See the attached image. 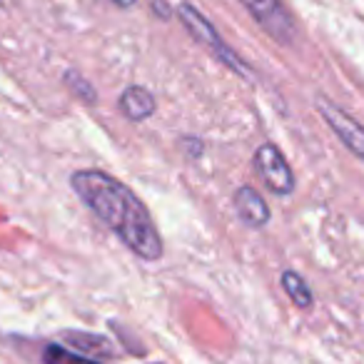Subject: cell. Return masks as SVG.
<instances>
[{"mask_svg": "<svg viewBox=\"0 0 364 364\" xmlns=\"http://www.w3.org/2000/svg\"><path fill=\"white\" fill-rule=\"evenodd\" d=\"M43 362L46 364H100L95 359H87L82 354L68 352L63 344H48L46 352H43Z\"/></svg>", "mask_w": 364, "mask_h": 364, "instance_id": "obj_9", "label": "cell"}, {"mask_svg": "<svg viewBox=\"0 0 364 364\" xmlns=\"http://www.w3.org/2000/svg\"><path fill=\"white\" fill-rule=\"evenodd\" d=\"M282 287H284V292L289 294V299H292L297 307H302V309L312 307V302H314L312 289L307 287V282H304L297 272H292V269L282 272Z\"/></svg>", "mask_w": 364, "mask_h": 364, "instance_id": "obj_8", "label": "cell"}, {"mask_svg": "<svg viewBox=\"0 0 364 364\" xmlns=\"http://www.w3.org/2000/svg\"><path fill=\"white\" fill-rule=\"evenodd\" d=\"M317 110H319V115L327 120V125L334 130V135H337L359 160H364V127L359 125L354 117H349L344 110H339L334 102L324 100V97L317 100Z\"/></svg>", "mask_w": 364, "mask_h": 364, "instance_id": "obj_5", "label": "cell"}, {"mask_svg": "<svg viewBox=\"0 0 364 364\" xmlns=\"http://www.w3.org/2000/svg\"><path fill=\"white\" fill-rule=\"evenodd\" d=\"M75 195L107 225L137 257L155 262L162 257V237L145 205L127 185L97 170H80L70 177Z\"/></svg>", "mask_w": 364, "mask_h": 364, "instance_id": "obj_1", "label": "cell"}, {"mask_svg": "<svg viewBox=\"0 0 364 364\" xmlns=\"http://www.w3.org/2000/svg\"><path fill=\"white\" fill-rule=\"evenodd\" d=\"M255 170L262 177V182L274 195H289L294 190V172L279 147L272 142H264L255 152Z\"/></svg>", "mask_w": 364, "mask_h": 364, "instance_id": "obj_4", "label": "cell"}, {"mask_svg": "<svg viewBox=\"0 0 364 364\" xmlns=\"http://www.w3.org/2000/svg\"><path fill=\"white\" fill-rule=\"evenodd\" d=\"M242 6L252 13V18L259 23L264 33L272 41L289 46L297 38V26H294L292 16L284 8L282 0H242Z\"/></svg>", "mask_w": 364, "mask_h": 364, "instance_id": "obj_3", "label": "cell"}, {"mask_svg": "<svg viewBox=\"0 0 364 364\" xmlns=\"http://www.w3.org/2000/svg\"><path fill=\"white\" fill-rule=\"evenodd\" d=\"M120 110L127 120L132 122H142L155 112V97L150 90L140 85H130L125 92L120 95Z\"/></svg>", "mask_w": 364, "mask_h": 364, "instance_id": "obj_7", "label": "cell"}, {"mask_svg": "<svg viewBox=\"0 0 364 364\" xmlns=\"http://www.w3.org/2000/svg\"><path fill=\"white\" fill-rule=\"evenodd\" d=\"M177 18L182 21V26L188 28L190 36H193L198 43H203V46L208 48V50L213 53L220 63H225L230 70L240 73V75H247V73H250L247 65H245V63L240 60V58L235 55L228 46H225V41L220 38V33L213 28V23H210L208 18L198 11V8H193L190 3H180V6H177Z\"/></svg>", "mask_w": 364, "mask_h": 364, "instance_id": "obj_2", "label": "cell"}, {"mask_svg": "<svg viewBox=\"0 0 364 364\" xmlns=\"http://www.w3.org/2000/svg\"><path fill=\"white\" fill-rule=\"evenodd\" d=\"M65 80H68V85H73V90H75V92H80V97H85L87 102H92V100H95V92L90 90V85H87V82L82 80L80 75H77V80H75V75H73V73H68V75H65Z\"/></svg>", "mask_w": 364, "mask_h": 364, "instance_id": "obj_10", "label": "cell"}, {"mask_svg": "<svg viewBox=\"0 0 364 364\" xmlns=\"http://www.w3.org/2000/svg\"><path fill=\"white\" fill-rule=\"evenodd\" d=\"M235 210H237V218L242 220L250 228H264L269 223V208L264 203V198L250 185H242L235 193Z\"/></svg>", "mask_w": 364, "mask_h": 364, "instance_id": "obj_6", "label": "cell"}, {"mask_svg": "<svg viewBox=\"0 0 364 364\" xmlns=\"http://www.w3.org/2000/svg\"><path fill=\"white\" fill-rule=\"evenodd\" d=\"M115 6H120V8H130V6H135L137 0H112Z\"/></svg>", "mask_w": 364, "mask_h": 364, "instance_id": "obj_11", "label": "cell"}]
</instances>
